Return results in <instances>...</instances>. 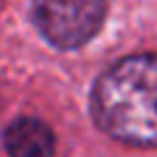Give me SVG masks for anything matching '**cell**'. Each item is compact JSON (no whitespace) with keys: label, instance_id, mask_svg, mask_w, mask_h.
I'll list each match as a JSON object with an SVG mask.
<instances>
[{"label":"cell","instance_id":"cell-1","mask_svg":"<svg viewBox=\"0 0 157 157\" xmlns=\"http://www.w3.org/2000/svg\"><path fill=\"white\" fill-rule=\"evenodd\" d=\"M92 115L107 136L131 147H157V55H131L94 84Z\"/></svg>","mask_w":157,"mask_h":157},{"label":"cell","instance_id":"cell-2","mask_svg":"<svg viewBox=\"0 0 157 157\" xmlns=\"http://www.w3.org/2000/svg\"><path fill=\"white\" fill-rule=\"evenodd\" d=\"M32 16L52 47L76 50L102 29L107 0H34Z\"/></svg>","mask_w":157,"mask_h":157},{"label":"cell","instance_id":"cell-3","mask_svg":"<svg viewBox=\"0 0 157 157\" xmlns=\"http://www.w3.org/2000/svg\"><path fill=\"white\" fill-rule=\"evenodd\" d=\"M6 152L11 157H52L55 134L39 118H18L6 128Z\"/></svg>","mask_w":157,"mask_h":157}]
</instances>
